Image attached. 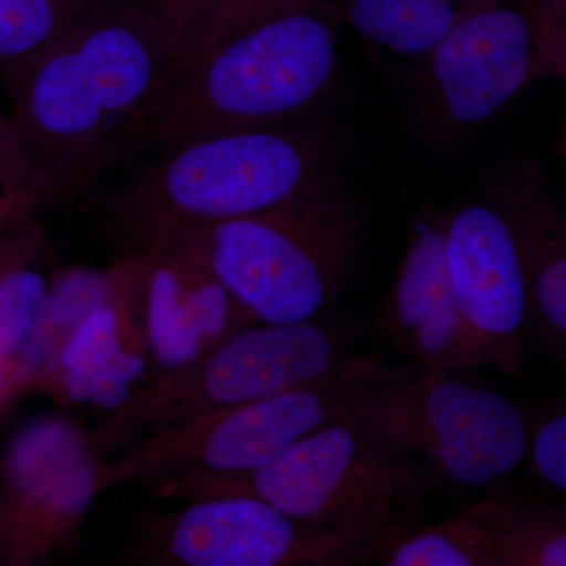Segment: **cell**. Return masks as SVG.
Wrapping results in <instances>:
<instances>
[{
	"label": "cell",
	"mask_w": 566,
	"mask_h": 566,
	"mask_svg": "<svg viewBox=\"0 0 566 566\" xmlns=\"http://www.w3.org/2000/svg\"><path fill=\"white\" fill-rule=\"evenodd\" d=\"M170 65L134 0H96L3 80L36 205L80 199L144 155Z\"/></svg>",
	"instance_id": "cell-1"
},
{
	"label": "cell",
	"mask_w": 566,
	"mask_h": 566,
	"mask_svg": "<svg viewBox=\"0 0 566 566\" xmlns=\"http://www.w3.org/2000/svg\"><path fill=\"white\" fill-rule=\"evenodd\" d=\"M125 172L107 207L133 234V252L163 234L273 210L338 181L329 142L297 120L182 142Z\"/></svg>",
	"instance_id": "cell-2"
},
{
	"label": "cell",
	"mask_w": 566,
	"mask_h": 566,
	"mask_svg": "<svg viewBox=\"0 0 566 566\" xmlns=\"http://www.w3.org/2000/svg\"><path fill=\"white\" fill-rule=\"evenodd\" d=\"M338 22L327 2L264 22L185 69H169L144 155L210 134L300 120L333 84Z\"/></svg>",
	"instance_id": "cell-3"
},
{
	"label": "cell",
	"mask_w": 566,
	"mask_h": 566,
	"mask_svg": "<svg viewBox=\"0 0 566 566\" xmlns=\"http://www.w3.org/2000/svg\"><path fill=\"white\" fill-rule=\"evenodd\" d=\"M212 273L255 323L314 322L345 285L359 210L340 181L244 218L199 227Z\"/></svg>",
	"instance_id": "cell-4"
},
{
	"label": "cell",
	"mask_w": 566,
	"mask_h": 566,
	"mask_svg": "<svg viewBox=\"0 0 566 566\" xmlns=\"http://www.w3.org/2000/svg\"><path fill=\"white\" fill-rule=\"evenodd\" d=\"M191 485L202 497L252 495L308 524L389 532L419 523L434 483L415 461L379 446L349 412L259 471Z\"/></svg>",
	"instance_id": "cell-5"
},
{
	"label": "cell",
	"mask_w": 566,
	"mask_h": 566,
	"mask_svg": "<svg viewBox=\"0 0 566 566\" xmlns=\"http://www.w3.org/2000/svg\"><path fill=\"white\" fill-rule=\"evenodd\" d=\"M353 417L379 446L453 490L499 491L527 458L523 412L458 370L409 368Z\"/></svg>",
	"instance_id": "cell-6"
},
{
	"label": "cell",
	"mask_w": 566,
	"mask_h": 566,
	"mask_svg": "<svg viewBox=\"0 0 566 566\" xmlns=\"http://www.w3.org/2000/svg\"><path fill=\"white\" fill-rule=\"evenodd\" d=\"M546 74L564 76L565 62L542 14L524 0H475L417 70V132L434 147H452Z\"/></svg>",
	"instance_id": "cell-7"
},
{
	"label": "cell",
	"mask_w": 566,
	"mask_h": 566,
	"mask_svg": "<svg viewBox=\"0 0 566 566\" xmlns=\"http://www.w3.org/2000/svg\"><path fill=\"white\" fill-rule=\"evenodd\" d=\"M408 370L389 367L376 354L346 356L312 381L193 416L136 461L151 465L181 460L196 472L192 479L251 474L319 428L344 419Z\"/></svg>",
	"instance_id": "cell-8"
},
{
	"label": "cell",
	"mask_w": 566,
	"mask_h": 566,
	"mask_svg": "<svg viewBox=\"0 0 566 566\" xmlns=\"http://www.w3.org/2000/svg\"><path fill=\"white\" fill-rule=\"evenodd\" d=\"M385 534L304 523L252 495H212L177 517L167 542L188 566H338L371 564Z\"/></svg>",
	"instance_id": "cell-9"
},
{
	"label": "cell",
	"mask_w": 566,
	"mask_h": 566,
	"mask_svg": "<svg viewBox=\"0 0 566 566\" xmlns=\"http://www.w3.org/2000/svg\"><path fill=\"white\" fill-rule=\"evenodd\" d=\"M447 270L488 365L523 375L531 322L526 268L512 223L497 205H465L444 219Z\"/></svg>",
	"instance_id": "cell-10"
},
{
	"label": "cell",
	"mask_w": 566,
	"mask_h": 566,
	"mask_svg": "<svg viewBox=\"0 0 566 566\" xmlns=\"http://www.w3.org/2000/svg\"><path fill=\"white\" fill-rule=\"evenodd\" d=\"M346 335L315 322L243 326L182 368V417L270 397L345 359Z\"/></svg>",
	"instance_id": "cell-11"
},
{
	"label": "cell",
	"mask_w": 566,
	"mask_h": 566,
	"mask_svg": "<svg viewBox=\"0 0 566 566\" xmlns=\"http://www.w3.org/2000/svg\"><path fill=\"white\" fill-rule=\"evenodd\" d=\"M133 253L145 262L148 338L167 370L189 367L252 322L212 273L197 230L163 234Z\"/></svg>",
	"instance_id": "cell-12"
},
{
	"label": "cell",
	"mask_w": 566,
	"mask_h": 566,
	"mask_svg": "<svg viewBox=\"0 0 566 566\" xmlns=\"http://www.w3.org/2000/svg\"><path fill=\"white\" fill-rule=\"evenodd\" d=\"M379 326L423 370L474 371L488 365L458 304L446 260L444 219H420L381 308Z\"/></svg>",
	"instance_id": "cell-13"
},
{
	"label": "cell",
	"mask_w": 566,
	"mask_h": 566,
	"mask_svg": "<svg viewBox=\"0 0 566 566\" xmlns=\"http://www.w3.org/2000/svg\"><path fill=\"white\" fill-rule=\"evenodd\" d=\"M534 504L491 491L444 523L386 532L371 564L385 566H526L538 538Z\"/></svg>",
	"instance_id": "cell-14"
},
{
	"label": "cell",
	"mask_w": 566,
	"mask_h": 566,
	"mask_svg": "<svg viewBox=\"0 0 566 566\" xmlns=\"http://www.w3.org/2000/svg\"><path fill=\"white\" fill-rule=\"evenodd\" d=\"M486 199L497 205L515 232L526 268L531 322L557 363L566 349V226L534 161L499 170L488 181Z\"/></svg>",
	"instance_id": "cell-15"
},
{
	"label": "cell",
	"mask_w": 566,
	"mask_h": 566,
	"mask_svg": "<svg viewBox=\"0 0 566 566\" xmlns=\"http://www.w3.org/2000/svg\"><path fill=\"white\" fill-rule=\"evenodd\" d=\"M475 0H342L338 21L401 55L422 59L434 50Z\"/></svg>",
	"instance_id": "cell-16"
},
{
	"label": "cell",
	"mask_w": 566,
	"mask_h": 566,
	"mask_svg": "<svg viewBox=\"0 0 566 566\" xmlns=\"http://www.w3.org/2000/svg\"><path fill=\"white\" fill-rule=\"evenodd\" d=\"M128 256L112 273L69 271L48 289L31 337L14 357V371L28 376L39 370L59 340L69 337L91 312L109 303L120 289Z\"/></svg>",
	"instance_id": "cell-17"
},
{
	"label": "cell",
	"mask_w": 566,
	"mask_h": 566,
	"mask_svg": "<svg viewBox=\"0 0 566 566\" xmlns=\"http://www.w3.org/2000/svg\"><path fill=\"white\" fill-rule=\"evenodd\" d=\"M120 334V315L111 301L71 331L61 354L71 398L88 400V381L95 376H115L129 385L140 378L145 371L144 359L123 346Z\"/></svg>",
	"instance_id": "cell-18"
},
{
	"label": "cell",
	"mask_w": 566,
	"mask_h": 566,
	"mask_svg": "<svg viewBox=\"0 0 566 566\" xmlns=\"http://www.w3.org/2000/svg\"><path fill=\"white\" fill-rule=\"evenodd\" d=\"M96 0H0L3 80L48 50Z\"/></svg>",
	"instance_id": "cell-19"
},
{
	"label": "cell",
	"mask_w": 566,
	"mask_h": 566,
	"mask_svg": "<svg viewBox=\"0 0 566 566\" xmlns=\"http://www.w3.org/2000/svg\"><path fill=\"white\" fill-rule=\"evenodd\" d=\"M48 282L36 268L0 244V365L9 368L31 337L43 307Z\"/></svg>",
	"instance_id": "cell-20"
},
{
	"label": "cell",
	"mask_w": 566,
	"mask_h": 566,
	"mask_svg": "<svg viewBox=\"0 0 566 566\" xmlns=\"http://www.w3.org/2000/svg\"><path fill=\"white\" fill-rule=\"evenodd\" d=\"M327 2L329 0H211L191 46L169 69H185L219 44L259 28L264 22L297 11L316 9Z\"/></svg>",
	"instance_id": "cell-21"
},
{
	"label": "cell",
	"mask_w": 566,
	"mask_h": 566,
	"mask_svg": "<svg viewBox=\"0 0 566 566\" xmlns=\"http://www.w3.org/2000/svg\"><path fill=\"white\" fill-rule=\"evenodd\" d=\"M151 22L170 62L191 46L211 0H134Z\"/></svg>",
	"instance_id": "cell-22"
},
{
	"label": "cell",
	"mask_w": 566,
	"mask_h": 566,
	"mask_svg": "<svg viewBox=\"0 0 566 566\" xmlns=\"http://www.w3.org/2000/svg\"><path fill=\"white\" fill-rule=\"evenodd\" d=\"M532 474L543 485L558 494L566 490V415H556L539 424L531 439L528 434L527 455Z\"/></svg>",
	"instance_id": "cell-23"
},
{
	"label": "cell",
	"mask_w": 566,
	"mask_h": 566,
	"mask_svg": "<svg viewBox=\"0 0 566 566\" xmlns=\"http://www.w3.org/2000/svg\"><path fill=\"white\" fill-rule=\"evenodd\" d=\"M0 167L13 175V177H17L21 182H24L31 189L36 203L35 186H33L31 169H29L24 155H22L10 118L2 117V115H0Z\"/></svg>",
	"instance_id": "cell-24"
},
{
	"label": "cell",
	"mask_w": 566,
	"mask_h": 566,
	"mask_svg": "<svg viewBox=\"0 0 566 566\" xmlns=\"http://www.w3.org/2000/svg\"><path fill=\"white\" fill-rule=\"evenodd\" d=\"M88 400L103 409L122 408L129 400V382L115 376H95L88 381Z\"/></svg>",
	"instance_id": "cell-25"
},
{
	"label": "cell",
	"mask_w": 566,
	"mask_h": 566,
	"mask_svg": "<svg viewBox=\"0 0 566 566\" xmlns=\"http://www.w3.org/2000/svg\"><path fill=\"white\" fill-rule=\"evenodd\" d=\"M20 205H35L32 192L24 182L0 167V216L17 210Z\"/></svg>",
	"instance_id": "cell-26"
},
{
	"label": "cell",
	"mask_w": 566,
	"mask_h": 566,
	"mask_svg": "<svg viewBox=\"0 0 566 566\" xmlns=\"http://www.w3.org/2000/svg\"><path fill=\"white\" fill-rule=\"evenodd\" d=\"M542 9L547 36L554 48L565 52L566 0H536Z\"/></svg>",
	"instance_id": "cell-27"
},
{
	"label": "cell",
	"mask_w": 566,
	"mask_h": 566,
	"mask_svg": "<svg viewBox=\"0 0 566 566\" xmlns=\"http://www.w3.org/2000/svg\"><path fill=\"white\" fill-rule=\"evenodd\" d=\"M9 368L0 365V394H2L3 389L9 385Z\"/></svg>",
	"instance_id": "cell-28"
},
{
	"label": "cell",
	"mask_w": 566,
	"mask_h": 566,
	"mask_svg": "<svg viewBox=\"0 0 566 566\" xmlns=\"http://www.w3.org/2000/svg\"><path fill=\"white\" fill-rule=\"evenodd\" d=\"M524 2H527L528 6L535 7V9L542 13V9H539L538 2H536V0H524Z\"/></svg>",
	"instance_id": "cell-29"
}]
</instances>
